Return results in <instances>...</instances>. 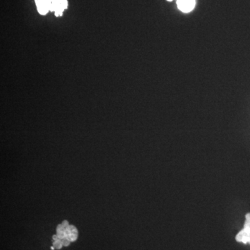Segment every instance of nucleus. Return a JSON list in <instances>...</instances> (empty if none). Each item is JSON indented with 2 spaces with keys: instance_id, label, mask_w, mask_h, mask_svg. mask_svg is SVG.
I'll return each mask as SVG.
<instances>
[{
  "instance_id": "nucleus-1",
  "label": "nucleus",
  "mask_w": 250,
  "mask_h": 250,
  "mask_svg": "<svg viewBox=\"0 0 250 250\" xmlns=\"http://www.w3.org/2000/svg\"><path fill=\"white\" fill-rule=\"evenodd\" d=\"M53 1L54 0H35L37 10L40 14L44 15L49 11H52Z\"/></svg>"
},
{
  "instance_id": "nucleus-2",
  "label": "nucleus",
  "mask_w": 250,
  "mask_h": 250,
  "mask_svg": "<svg viewBox=\"0 0 250 250\" xmlns=\"http://www.w3.org/2000/svg\"><path fill=\"white\" fill-rule=\"evenodd\" d=\"M68 6L67 0H54L52 4V11L54 13L56 17L62 15L64 11Z\"/></svg>"
},
{
  "instance_id": "nucleus-3",
  "label": "nucleus",
  "mask_w": 250,
  "mask_h": 250,
  "mask_svg": "<svg viewBox=\"0 0 250 250\" xmlns=\"http://www.w3.org/2000/svg\"><path fill=\"white\" fill-rule=\"evenodd\" d=\"M178 9L183 13H189L195 7V0H177Z\"/></svg>"
},
{
  "instance_id": "nucleus-4",
  "label": "nucleus",
  "mask_w": 250,
  "mask_h": 250,
  "mask_svg": "<svg viewBox=\"0 0 250 250\" xmlns=\"http://www.w3.org/2000/svg\"><path fill=\"white\" fill-rule=\"evenodd\" d=\"M236 241L238 243H249L250 244V230L246 229L243 228L236 236Z\"/></svg>"
},
{
  "instance_id": "nucleus-5",
  "label": "nucleus",
  "mask_w": 250,
  "mask_h": 250,
  "mask_svg": "<svg viewBox=\"0 0 250 250\" xmlns=\"http://www.w3.org/2000/svg\"><path fill=\"white\" fill-rule=\"evenodd\" d=\"M244 228L250 230V213L246 214L245 216V222Z\"/></svg>"
},
{
  "instance_id": "nucleus-6",
  "label": "nucleus",
  "mask_w": 250,
  "mask_h": 250,
  "mask_svg": "<svg viewBox=\"0 0 250 250\" xmlns=\"http://www.w3.org/2000/svg\"><path fill=\"white\" fill-rule=\"evenodd\" d=\"M51 249H53V250H54V249H55V248H54V247H51Z\"/></svg>"
},
{
  "instance_id": "nucleus-7",
  "label": "nucleus",
  "mask_w": 250,
  "mask_h": 250,
  "mask_svg": "<svg viewBox=\"0 0 250 250\" xmlns=\"http://www.w3.org/2000/svg\"><path fill=\"white\" fill-rule=\"evenodd\" d=\"M168 1H173V0H168Z\"/></svg>"
}]
</instances>
